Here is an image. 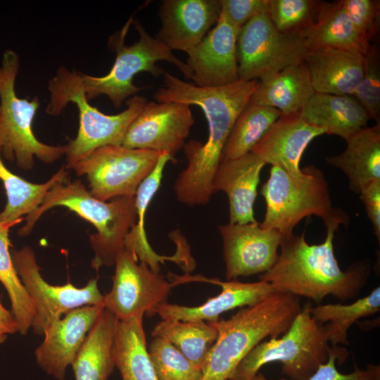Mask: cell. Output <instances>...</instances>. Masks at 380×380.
Wrapping results in <instances>:
<instances>
[{"mask_svg": "<svg viewBox=\"0 0 380 380\" xmlns=\"http://www.w3.org/2000/svg\"><path fill=\"white\" fill-rule=\"evenodd\" d=\"M280 115L281 112L274 108L249 101L234 123L221 161L235 159L251 152Z\"/></svg>", "mask_w": 380, "mask_h": 380, "instance_id": "33", "label": "cell"}, {"mask_svg": "<svg viewBox=\"0 0 380 380\" xmlns=\"http://www.w3.org/2000/svg\"><path fill=\"white\" fill-rule=\"evenodd\" d=\"M20 68L18 55L6 50L0 61V147L1 153L17 165L29 170L34 158L52 163L65 154L66 146H50L34 135L32 120L39 107V100L19 98L15 83Z\"/></svg>", "mask_w": 380, "mask_h": 380, "instance_id": "8", "label": "cell"}, {"mask_svg": "<svg viewBox=\"0 0 380 380\" xmlns=\"http://www.w3.org/2000/svg\"><path fill=\"white\" fill-rule=\"evenodd\" d=\"M346 143L343 152L327 156L325 160L341 170L348 179L350 189L360 194L369 183L380 180V122L361 129Z\"/></svg>", "mask_w": 380, "mask_h": 380, "instance_id": "26", "label": "cell"}, {"mask_svg": "<svg viewBox=\"0 0 380 380\" xmlns=\"http://www.w3.org/2000/svg\"><path fill=\"white\" fill-rule=\"evenodd\" d=\"M307 304L280 337L258 344L240 362L228 380H251L265 365L282 363L281 372L292 380H308L325 363L335 347H331L321 324Z\"/></svg>", "mask_w": 380, "mask_h": 380, "instance_id": "7", "label": "cell"}, {"mask_svg": "<svg viewBox=\"0 0 380 380\" xmlns=\"http://www.w3.org/2000/svg\"><path fill=\"white\" fill-rule=\"evenodd\" d=\"M351 96L370 119L380 122V52L376 43L364 55L362 77Z\"/></svg>", "mask_w": 380, "mask_h": 380, "instance_id": "37", "label": "cell"}, {"mask_svg": "<svg viewBox=\"0 0 380 380\" xmlns=\"http://www.w3.org/2000/svg\"><path fill=\"white\" fill-rule=\"evenodd\" d=\"M0 222V281L5 287L11 303L12 313L18 324L19 332L26 335L36 315L34 304L23 285L13 264L9 230L22 222Z\"/></svg>", "mask_w": 380, "mask_h": 380, "instance_id": "34", "label": "cell"}, {"mask_svg": "<svg viewBox=\"0 0 380 380\" xmlns=\"http://www.w3.org/2000/svg\"><path fill=\"white\" fill-rule=\"evenodd\" d=\"M315 92L303 61L261 78L250 101L289 115L300 113Z\"/></svg>", "mask_w": 380, "mask_h": 380, "instance_id": "25", "label": "cell"}, {"mask_svg": "<svg viewBox=\"0 0 380 380\" xmlns=\"http://www.w3.org/2000/svg\"><path fill=\"white\" fill-rule=\"evenodd\" d=\"M324 134V130L305 121L300 113L281 114L251 152L265 164L300 177L303 175L300 162L305 148Z\"/></svg>", "mask_w": 380, "mask_h": 380, "instance_id": "20", "label": "cell"}, {"mask_svg": "<svg viewBox=\"0 0 380 380\" xmlns=\"http://www.w3.org/2000/svg\"><path fill=\"white\" fill-rule=\"evenodd\" d=\"M364 56L355 49L308 51L305 63L315 92L352 95L363 73Z\"/></svg>", "mask_w": 380, "mask_h": 380, "instance_id": "23", "label": "cell"}, {"mask_svg": "<svg viewBox=\"0 0 380 380\" xmlns=\"http://www.w3.org/2000/svg\"><path fill=\"white\" fill-rule=\"evenodd\" d=\"M367 215L372 224L378 242L380 241V180L366 185L360 192Z\"/></svg>", "mask_w": 380, "mask_h": 380, "instance_id": "41", "label": "cell"}, {"mask_svg": "<svg viewBox=\"0 0 380 380\" xmlns=\"http://www.w3.org/2000/svg\"><path fill=\"white\" fill-rule=\"evenodd\" d=\"M220 12L239 30L253 17L267 13L269 0H219Z\"/></svg>", "mask_w": 380, "mask_h": 380, "instance_id": "40", "label": "cell"}, {"mask_svg": "<svg viewBox=\"0 0 380 380\" xmlns=\"http://www.w3.org/2000/svg\"><path fill=\"white\" fill-rule=\"evenodd\" d=\"M63 206L92 224L97 232L89 236L94 252L91 267L114 265L118 253L124 248L125 237L137 221L135 196H120L110 202L94 198L79 179L58 182L46 194L38 208L26 216L18 230L27 236L39 217L49 209Z\"/></svg>", "mask_w": 380, "mask_h": 380, "instance_id": "4", "label": "cell"}, {"mask_svg": "<svg viewBox=\"0 0 380 380\" xmlns=\"http://www.w3.org/2000/svg\"><path fill=\"white\" fill-rule=\"evenodd\" d=\"M11 254L14 268L36 308L31 325L34 333L44 335L52 322L75 308L103 305L104 295L99 289L97 279H90L82 288H77L70 283L51 285L42 277L41 268L31 247L12 250Z\"/></svg>", "mask_w": 380, "mask_h": 380, "instance_id": "12", "label": "cell"}, {"mask_svg": "<svg viewBox=\"0 0 380 380\" xmlns=\"http://www.w3.org/2000/svg\"><path fill=\"white\" fill-rule=\"evenodd\" d=\"M265 163L253 153L221 161L215 172L212 190L224 192L229 201L230 224L257 222L254 203L260 175Z\"/></svg>", "mask_w": 380, "mask_h": 380, "instance_id": "21", "label": "cell"}, {"mask_svg": "<svg viewBox=\"0 0 380 380\" xmlns=\"http://www.w3.org/2000/svg\"><path fill=\"white\" fill-rule=\"evenodd\" d=\"M67 176L63 167L45 183L29 182L6 168L0 147V222H15L34 211L57 182H68Z\"/></svg>", "mask_w": 380, "mask_h": 380, "instance_id": "30", "label": "cell"}, {"mask_svg": "<svg viewBox=\"0 0 380 380\" xmlns=\"http://www.w3.org/2000/svg\"><path fill=\"white\" fill-rule=\"evenodd\" d=\"M301 169L303 175L293 177L278 166H272L260 191L265 200L266 212L260 226L288 236L293 234L302 219L311 215L320 217L326 227L347 225L349 217L341 208L333 206L322 170L313 165Z\"/></svg>", "mask_w": 380, "mask_h": 380, "instance_id": "6", "label": "cell"}, {"mask_svg": "<svg viewBox=\"0 0 380 380\" xmlns=\"http://www.w3.org/2000/svg\"><path fill=\"white\" fill-rule=\"evenodd\" d=\"M348 356L346 349L335 347L330 353L328 360L321 365L308 380H380V365L369 364L364 369H360L356 365L350 374H341L336 367L338 359L343 362ZM251 380H268L262 373L258 372ZM285 380V379H280Z\"/></svg>", "mask_w": 380, "mask_h": 380, "instance_id": "39", "label": "cell"}, {"mask_svg": "<svg viewBox=\"0 0 380 380\" xmlns=\"http://www.w3.org/2000/svg\"><path fill=\"white\" fill-rule=\"evenodd\" d=\"M309 124L324 134L339 136L346 141L367 127L370 119L362 106L351 95L315 92L300 113Z\"/></svg>", "mask_w": 380, "mask_h": 380, "instance_id": "24", "label": "cell"}, {"mask_svg": "<svg viewBox=\"0 0 380 380\" xmlns=\"http://www.w3.org/2000/svg\"><path fill=\"white\" fill-rule=\"evenodd\" d=\"M117 318L103 308L71 366L75 380H108L113 372V342Z\"/></svg>", "mask_w": 380, "mask_h": 380, "instance_id": "27", "label": "cell"}, {"mask_svg": "<svg viewBox=\"0 0 380 380\" xmlns=\"http://www.w3.org/2000/svg\"><path fill=\"white\" fill-rule=\"evenodd\" d=\"M301 35L308 51L327 48L355 49L364 56L371 46L357 34L344 10L342 0L322 1L315 22Z\"/></svg>", "mask_w": 380, "mask_h": 380, "instance_id": "29", "label": "cell"}, {"mask_svg": "<svg viewBox=\"0 0 380 380\" xmlns=\"http://www.w3.org/2000/svg\"><path fill=\"white\" fill-rule=\"evenodd\" d=\"M323 243L310 245L305 230L282 236L280 253L272 267L259 280L270 283L276 292L305 297L321 304L327 296L346 301L357 297L369 275L365 263H355L343 271L334 255V233L330 225Z\"/></svg>", "mask_w": 380, "mask_h": 380, "instance_id": "2", "label": "cell"}, {"mask_svg": "<svg viewBox=\"0 0 380 380\" xmlns=\"http://www.w3.org/2000/svg\"><path fill=\"white\" fill-rule=\"evenodd\" d=\"M148 351L158 380H202L201 369L164 338L154 337Z\"/></svg>", "mask_w": 380, "mask_h": 380, "instance_id": "35", "label": "cell"}, {"mask_svg": "<svg viewBox=\"0 0 380 380\" xmlns=\"http://www.w3.org/2000/svg\"><path fill=\"white\" fill-rule=\"evenodd\" d=\"M19 332L18 324L12 312L5 308L0 303V344L8 335Z\"/></svg>", "mask_w": 380, "mask_h": 380, "instance_id": "42", "label": "cell"}, {"mask_svg": "<svg viewBox=\"0 0 380 380\" xmlns=\"http://www.w3.org/2000/svg\"><path fill=\"white\" fill-rule=\"evenodd\" d=\"M133 23L139 35V39L135 43L129 46L124 44L129 23L123 27L118 35L110 37L109 44L115 49L116 57L107 75L95 77L81 72L88 101L106 95L115 108H120L124 101L146 88L134 84L133 79L137 73L147 72L155 77L163 75V69L156 64L160 61L172 63L186 79H190V71L186 63L151 37L139 20H133Z\"/></svg>", "mask_w": 380, "mask_h": 380, "instance_id": "9", "label": "cell"}, {"mask_svg": "<svg viewBox=\"0 0 380 380\" xmlns=\"http://www.w3.org/2000/svg\"><path fill=\"white\" fill-rule=\"evenodd\" d=\"M227 281L268 271L278 256L281 233L260 222L218 226Z\"/></svg>", "mask_w": 380, "mask_h": 380, "instance_id": "15", "label": "cell"}, {"mask_svg": "<svg viewBox=\"0 0 380 380\" xmlns=\"http://www.w3.org/2000/svg\"><path fill=\"white\" fill-rule=\"evenodd\" d=\"M144 316L117 319L113 356L122 380H158L146 347Z\"/></svg>", "mask_w": 380, "mask_h": 380, "instance_id": "28", "label": "cell"}, {"mask_svg": "<svg viewBox=\"0 0 380 380\" xmlns=\"http://www.w3.org/2000/svg\"><path fill=\"white\" fill-rule=\"evenodd\" d=\"M154 337L163 338L174 346L189 360L202 370L208 355L217 337L210 322L163 320L152 330Z\"/></svg>", "mask_w": 380, "mask_h": 380, "instance_id": "32", "label": "cell"}, {"mask_svg": "<svg viewBox=\"0 0 380 380\" xmlns=\"http://www.w3.org/2000/svg\"><path fill=\"white\" fill-rule=\"evenodd\" d=\"M380 287H376L367 296L350 304H317L312 307L313 319L322 326L324 336L332 347L348 345V331L359 319L379 312Z\"/></svg>", "mask_w": 380, "mask_h": 380, "instance_id": "31", "label": "cell"}, {"mask_svg": "<svg viewBox=\"0 0 380 380\" xmlns=\"http://www.w3.org/2000/svg\"><path fill=\"white\" fill-rule=\"evenodd\" d=\"M300 310L298 297L276 292L227 319L208 322L216 328L217 337L202 367V380H228L258 344L284 334Z\"/></svg>", "mask_w": 380, "mask_h": 380, "instance_id": "3", "label": "cell"}, {"mask_svg": "<svg viewBox=\"0 0 380 380\" xmlns=\"http://www.w3.org/2000/svg\"><path fill=\"white\" fill-rule=\"evenodd\" d=\"M103 308L102 304L80 307L52 322L35 350L39 367L56 379L64 380L68 367Z\"/></svg>", "mask_w": 380, "mask_h": 380, "instance_id": "17", "label": "cell"}, {"mask_svg": "<svg viewBox=\"0 0 380 380\" xmlns=\"http://www.w3.org/2000/svg\"><path fill=\"white\" fill-rule=\"evenodd\" d=\"M175 157L163 152L151 173L141 183L135 194L137 221L127 234L124 248L134 253L139 262H145L149 268L160 273V263L171 260L185 271H191L195 263L189 251V246L183 239L177 240L178 251L173 256L160 255L148 241L144 228L145 214L153 196L157 192L163 178V170L169 161L175 162Z\"/></svg>", "mask_w": 380, "mask_h": 380, "instance_id": "22", "label": "cell"}, {"mask_svg": "<svg viewBox=\"0 0 380 380\" xmlns=\"http://www.w3.org/2000/svg\"><path fill=\"white\" fill-rule=\"evenodd\" d=\"M162 153L107 145L95 149L72 169L79 176H87L89 192L100 201L134 197L141 183L153 170Z\"/></svg>", "mask_w": 380, "mask_h": 380, "instance_id": "10", "label": "cell"}, {"mask_svg": "<svg viewBox=\"0 0 380 380\" xmlns=\"http://www.w3.org/2000/svg\"><path fill=\"white\" fill-rule=\"evenodd\" d=\"M344 10L360 38L367 44L376 37L380 25V1L342 0Z\"/></svg>", "mask_w": 380, "mask_h": 380, "instance_id": "38", "label": "cell"}, {"mask_svg": "<svg viewBox=\"0 0 380 380\" xmlns=\"http://www.w3.org/2000/svg\"><path fill=\"white\" fill-rule=\"evenodd\" d=\"M155 39L170 51L187 52L208 34L220 15L219 0H163Z\"/></svg>", "mask_w": 380, "mask_h": 380, "instance_id": "18", "label": "cell"}, {"mask_svg": "<svg viewBox=\"0 0 380 380\" xmlns=\"http://www.w3.org/2000/svg\"><path fill=\"white\" fill-rule=\"evenodd\" d=\"M239 30L220 12L217 23L194 48L186 52L193 83L216 87L239 80L236 40Z\"/></svg>", "mask_w": 380, "mask_h": 380, "instance_id": "16", "label": "cell"}, {"mask_svg": "<svg viewBox=\"0 0 380 380\" xmlns=\"http://www.w3.org/2000/svg\"><path fill=\"white\" fill-rule=\"evenodd\" d=\"M184 282L203 281L219 285L221 293L208 299L203 304L196 307H186L167 302L158 305L153 315L157 314L163 320L207 321L219 320L221 314L236 308L255 305L276 293L272 286L265 281L243 283L235 280L222 281L203 277H182Z\"/></svg>", "mask_w": 380, "mask_h": 380, "instance_id": "19", "label": "cell"}, {"mask_svg": "<svg viewBox=\"0 0 380 380\" xmlns=\"http://www.w3.org/2000/svg\"><path fill=\"white\" fill-rule=\"evenodd\" d=\"M163 86L154 94L158 103L179 102L199 106L207 120L205 143L191 140L183 148L187 166L179 173L174 191L179 202L188 206L205 205L212 195V182L224 146L238 115L250 101L259 81L238 80L216 87H201L163 71Z\"/></svg>", "mask_w": 380, "mask_h": 380, "instance_id": "1", "label": "cell"}, {"mask_svg": "<svg viewBox=\"0 0 380 380\" xmlns=\"http://www.w3.org/2000/svg\"><path fill=\"white\" fill-rule=\"evenodd\" d=\"M138 262L136 255L125 248L115 258L113 286L104 295L103 306L118 319L139 314L153 316L156 307L166 302L177 285Z\"/></svg>", "mask_w": 380, "mask_h": 380, "instance_id": "13", "label": "cell"}, {"mask_svg": "<svg viewBox=\"0 0 380 380\" xmlns=\"http://www.w3.org/2000/svg\"><path fill=\"white\" fill-rule=\"evenodd\" d=\"M307 51L301 34L282 33L267 13L259 14L246 23L237 35L239 80H260L302 63Z\"/></svg>", "mask_w": 380, "mask_h": 380, "instance_id": "11", "label": "cell"}, {"mask_svg": "<svg viewBox=\"0 0 380 380\" xmlns=\"http://www.w3.org/2000/svg\"><path fill=\"white\" fill-rule=\"evenodd\" d=\"M194 123L188 104L148 101L127 128L122 146L166 152L174 157L183 148Z\"/></svg>", "mask_w": 380, "mask_h": 380, "instance_id": "14", "label": "cell"}, {"mask_svg": "<svg viewBox=\"0 0 380 380\" xmlns=\"http://www.w3.org/2000/svg\"><path fill=\"white\" fill-rule=\"evenodd\" d=\"M321 1L269 0L267 13L279 32L301 34L315 22Z\"/></svg>", "mask_w": 380, "mask_h": 380, "instance_id": "36", "label": "cell"}, {"mask_svg": "<svg viewBox=\"0 0 380 380\" xmlns=\"http://www.w3.org/2000/svg\"><path fill=\"white\" fill-rule=\"evenodd\" d=\"M48 89V114L58 115L69 103H75L79 111L78 133L65 145L67 168H72L99 147L122 145L127 128L148 103L145 97L135 95L127 100V108L122 112L104 114L89 103L81 72L70 71L64 66L49 81Z\"/></svg>", "mask_w": 380, "mask_h": 380, "instance_id": "5", "label": "cell"}]
</instances>
